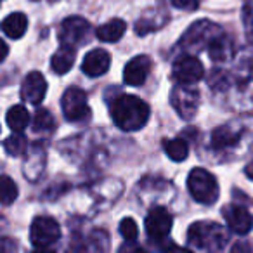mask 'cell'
<instances>
[{
    "mask_svg": "<svg viewBox=\"0 0 253 253\" xmlns=\"http://www.w3.org/2000/svg\"><path fill=\"white\" fill-rule=\"evenodd\" d=\"M88 33H90V25H88L87 19L80 18V16H71V18L64 19L59 26L61 45L75 49L87 40Z\"/></svg>",
    "mask_w": 253,
    "mask_h": 253,
    "instance_id": "8992f818",
    "label": "cell"
},
{
    "mask_svg": "<svg viewBox=\"0 0 253 253\" xmlns=\"http://www.w3.org/2000/svg\"><path fill=\"white\" fill-rule=\"evenodd\" d=\"M7 54H9V47H7V43L4 42V40L0 39V63L7 57Z\"/></svg>",
    "mask_w": 253,
    "mask_h": 253,
    "instance_id": "f546056e",
    "label": "cell"
},
{
    "mask_svg": "<svg viewBox=\"0 0 253 253\" xmlns=\"http://www.w3.org/2000/svg\"><path fill=\"white\" fill-rule=\"evenodd\" d=\"M132 253H148V252H146V250H142V248H137V250H134Z\"/></svg>",
    "mask_w": 253,
    "mask_h": 253,
    "instance_id": "d6a6232c",
    "label": "cell"
},
{
    "mask_svg": "<svg viewBox=\"0 0 253 253\" xmlns=\"http://www.w3.org/2000/svg\"><path fill=\"white\" fill-rule=\"evenodd\" d=\"M61 109L68 122H82L88 120L90 108L87 104V94L78 87H70L61 99Z\"/></svg>",
    "mask_w": 253,
    "mask_h": 253,
    "instance_id": "277c9868",
    "label": "cell"
},
{
    "mask_svg": "<svg viewBox=\"0 0 253 253\" xmlns=\"http://www.w3.org/2000/svg\"><path fill=\"white\" fill-rule=\"evenodd\" d=\"M26 137L21 135V132H14L11 137H7L4 141V149L11 156H21L26 151Z\"/></svg>",
    "mask_w": 253,
    "mask_h": 253,
    "instance_id": "603a6c76",
    "label": "cell"
},
{
    "mask_svg": "<svg viewBox=\"0 0 253 253\" xmlns=\"http://www.w3.org/2000/svg\"><path fill=\"white\" fill-rule=\"evenodd\" d=\"M61 238V227L52 217H37L30 227V239L35 248H50Z\"/></svg>",
    "mask_w": 253,
    "mask_h": 253,
    "instance_id": "5b68a950",
    "label": "cell"
},
{
    "mask_svg": "<svg viewBox=\"0 0 253 253\" xmlns=\"http://www.w3.org/2000/svg\"><path fill=\"white\" fill-rule=\"evenodd\" d=\"M163 253H193V252H191V250H187V248H184V246L170 245Z\"/></svg>",
    "mask_w": 253,
    "mask_h": 253,
    "instance_id": "f1b7e54d",
    "label": "cell"
},
{
    "mask_svg": "<svg viewBox=\"0 0 253 253\" xmlns=\"http://www.w3.org/2000/svg\"><path fill=\"white\" fill-rule=\"evenodd\" d=\"M125 30H126L125 21H122V19H111V21L99 26L95 35H97V39L101 42L113 43V42H118L125 35Z\"/></svg>",
    "mask_w": 253,
    "mask_h": 253,
    "instance_id": "e0dca14e",
    "label": "cell"
},
{
    "mask_svg": "<svg viewBox=\"0 0 253 253\" xmlns=\"http://www.w3.org/2000/svg\"><path fill=\"white\" fill-rule=\"evenodd\" d=\"M47 94V82L42 73L32 71L26 75L21 85V99L30 104H40Z\"/></svg>",
    "mask_w": 253,
    "mask_h": 253,
    "instance_id": "8fae6325",
    "label": "cell"
},
{
    "mask_svg": "<svg viewBox=\"0 0 253 253\" xmlns=\"http://www.w3.org/2000/svg\"><path fill=\"white\" fill-rule=\"evenodd\" d=\"M231 253H253V250H252V246H250L248 243L239 241V243H236V245L232 246Z\"/></svg>",
    "mask_w": 253,
    "mask_h": 253,
    "instance_id": "83f0119b",
    "label": "cell"
},
{
    "mask_svg": "<svg viewBox=\"0 0 253 253\" xmlns=\"http://www.w3.org/2000/svg\"><path fill=\"white\" fill-rule=\"evenodd\" d=\"M120 234H122L123 239H126V241H135V239L139 238V229L134 218L125 217L120 222Z\"/></svg>",
    "mask_w": 253,
    "mask_h": 253,
    "instance_id": "d4e9b609",
    "label": "cell"
},
{
    "mask_svg": "<svg viewBox=\"0 0 253 253\" xmlns=\"http://www.w3.org/2000/svg\"><path fill=\"white\" fill-rule=\"evenodd\" d=\"M32 253H56V252H52L50 248H35Z\"/></svg>",
    "mask_w": 253,
    "mask_h": 253,
    "instance_id": "1f68e13d",
    "label": "cell"
},
{
    "mask_svg": "<svg viewBox=\"0 0 253 253\" xmlns=\"http://www.w3.org/2000/svg\"><path fill=\"white\" fill-rule=\"evenodd\" d=\"M26 28H28V19L23 12H12L2 21V32L9 39H21L26 33Z\"/></svg>",
    "mask_w": 253,
    "mask_h": 253,
    "instance_id": "9a60e30c",
    "label": "cell"
},
{
    "mask_svg": "<svg viewBox=\"0 0 253 253\" xmlns=\"http://www.w3.org/2000/svg\"><path fill=\"white\" fill-rule=\"evenodd\" d=\"M170 102L173 109L182 116L184 120H189L196 115L200 106V92L191 88L189 85H177L170 94Z\"/></svg>",
    "mask_w": 253,
    "mask_h": 253,
    "instance_id": "ba28073f",
    "label": "cell"
},
{
    "mask_svg": "<svg viewBox=\"0 0 253 253\" xmlns=\"http://www.w3.org/2000/svg\"><path fill=\"white\" fill-rule=\"evenodd\" d=\"M165 153L172 162H184L189 155V146L182 139H169L165 141Z\"/></svg>",
    "mask_w": 253,
    "mask_h": 253,
    "instance_id": "ffe728a7",
    "label": "cell"
},
{
    "mask_svg": "<svg viewBox=\"0 0 253 253\" xmlns=\"http://www.w3.org/2000/svg\"><path fill=\"white\" fill-rule=\"evenodd\" d=\"M189 194L201 205H213L218 200L217 179L205 169H193L187 177Z\"/></svg>",
    "mask_w": 253,
    "mask_h": 253,
    "instance_id": "3957f363",
    "label": "cell"
},
{
    "mask_svg": "<svg viewBox=\"0 0 253 253\" xmlns=\"http://www.w3.org/2000/svg\"><path fill=\"white\" fill-rule=\"evenodd\" d=\"M54 125H56L54 116L50 115L47 109H43V108L37 109L35 116H33V128H35L37 132H49L54 128Z\"/></svg>",
    "mask_w": 253,
    "mask_h": 253,
    "instance_id": "cb8c5ba5",
    "label": "cell"
},
{
    "mask_svg": "<svg viewBox=\"0 0 253 253\" xmlns=\"http://www.w3.org/2000/svg\"><path fill=\"white\" fill-rule=\"evenodd\" d=\"M187 239L191 245L201 250H218L227 241V232L215 222H194L187 231Z\"/></svg>",
    "mask_w": 253,
    "mask_h": 253,
    "instance_id": "7a4b0ae2",
    "label": "cell"
},
{
    "mask_svg": "<svg viewBox=\"0 0 253 253\" xmlns=\"http://www.w3.org/2000/svg\"><path fill=\"white\" fill-rule=\"evenodd\" d=\"M205 68L194 56H182L173 63L172 77L179 85H193L203 78Z\"/></svg>",
    "mask_w": 253,
    "mask_h": 253,
    "instance_id": "52a82bcc",
    "label": "cell"
},
{
    "mask_svg": "<svg viewBox=\"0 0 253 253\" xmlns=\"http://www.w3.org/2000/svg\"><path fill=\"white\" fill-rule=\"evenodd\" d=\"M218 37L217 25H211L210 21H200L194 23L186 35L180 40V45L184 49H201L205 45H210L215 39Z\"/></svg>",
    "mask_w": 253,
    "mask_h": 253,
    "instance_id": "9c48e42d",
    "label": "cell"
},
{
    "mask_svg": "<svg viewBox=\"0 0 253 253\" xmlns=\"http://www.w3.org/2000/svg\"><path fill=\"white\" fill-rule=\"evenodd\" d=\"M111 66V56L106 52L104 49H94L90 52L85 54L84 63H82V70L87 77H102Z\"/></svg>",
    "mask_w": 253,
    "mask_h": 253,
    "instance_id": "5bb4252c",
    "label": "cell"
},
{
    "mask_svg": "<svg viewBox=\"0 0 253 253\" xmlns=\"http://www.w3.org/2000/svg\"><path fill=\"white\" fill-rule=\"evenodd\" d=\"M173 218L170 215V211L165 207H156L146 217V232L151 236L153 239H162L165 236H169V232L172 231Z\"/></svg>",
    "mask_w": 253,
    "mask_h": 253,
    "instance_id": "30bf717a",
    "label": "cell"
},
{
    "mask_svg": "<svg viewBox=\"0 0 253 253\" xmlns=\"http://www.w3.org/2000/svg\"><path fill=\"white\" fill-rule=\"evenodd\" d=\"M75 59H77V52H75L73 47H64L61 45V49L50 59V68H52L54 73L64 75L73 68Z\"/></svg>",
    "mask_w": 253,
    "mask_h": 253,
    "instance_id": "2e32d148",
    "label": "cell"
},
{
    "mask_svg": "<svg viewBox=\"0 0 253 253\" xmlns=\"http://www.w3.org/2000/svg\"><path fill=\"white\" fill-rule=\"evenodd\" d=\"M208 49H210V57L213 61H225L227 57H231V52H232L231 42L222 39V37H217V39L208 45Z\"/></svg>",
    "mask_w": 253,
    "mask_h": 253,
    "instance_id": "44dd1931",
    "label": "cell"
},
{
    "mask_svg": "<svg viewBox=\"0 0 253 253\" xmlns=\"http://www.w3.org/2000/svg\"><path fill=\"white\" fill-rule=\"evenodd\" d=\"M113 122L125 132L141 130L149 120V106L137 95H120L111 106Z\"/></svg>",
    "mask_w": 253,
    "mask_h": 253,
    "instance_id": "6da1fadb",
    "label": "cell"
},
{
    "mask_svg": "<svg viewBox=\"0 0 253 253\" xmlns=\"http://www.w3.org/2000/svg\"><path fill=\"white\" fill-rule=\"evenodd\" d=\"M239 141V132L232 130L231 126H218L211 134V146L215 149H224L227 146H234Z\"/></svg>",
    "mask_w": 253,
    "mask_h": 253,
    "instance_id": "d6986e66",
    "label": "cell"
},
{
    "mask_svg": "<svg viewBox=\"0 0 253 253\" xmlns=\"http://www.w3.org/2000/svg\"><path fill=\"white\" fill-rule=\"evenodd\" d=\"M18 198V186L12 179L2 175L0 177V203L2 205H12Z\"/></svg>",
    "mask_w": 253,
    "mask_h": 253,
    "instance_id": "7402d4cb",
    "label": "cell"
},
{
    "mask_svg": "<svg viewBox=\"0 0 253 253\" xmlns=\"http://www.w3.org/2000/svg\"><path fill=\"white\" fill-rule=\"evenodd\" d=\"M18 252V245H16L14 239L5 238L0 241V253H16Z\"/></svg>",
    "mask_w": 253,
    "mask_h": 253,
    "instance_id": "4316f807",
    "label": "cell"
},
{
    "mask_svg": "<svg viewBox=\"0 0 253 253\" xmlns=\"http://www.w3.org/2000/svg\"><path fill=\"white\" fill-rule=\"evenodd\" d=\"M173 7L182 9V11H194L200 4V0H170Z\"/></svg>",
    "mask_w": 253,
    "mask_h": 253,
    "instance_id": "484cf974",
    "label": "cell"
},
{
    "mask_svg": "<svg viewBox=\"0 0 253 253\" xmlns=\"http://www.w3.org/2000/svg\"><path fill=\"white\" fill-rule=\"evenodd\" d=\"M5 120H7V125H9V128H11V130L23 132L26 128V125L30 123V113L23 104L12 106V108L7 111Z\"/></svg>",
    "mask_w": 253,
    "mask_h": 253,
    "instance_id": "ac0fdd59",
    "label": "cell"
},
{
    "mask_svg": "<svg viewBox=\"0 0 253 253\" xmlns=\"http://www.w3.org/2000/svg\"><path fill=\"white\" fill-rule=\"evenodd\" d=\"M245 173H246V177H248V179H252V180H253V162H252V163H248V165H246Z\"/></svg>",
    "mask_w": 253,
    "mask_h": 253,
    "instance_id": "4dcf8cb0",
    "label": "cell"
},
{
    "mask_svg": "<svg viewBox=\"0 0 253 253\" xmlns=\"http://www.w3.org/2000/svg\"><path fill=\"white\" fill-rule=\"evenodd\" d=\"M224 218L227 222V227L231 229L236 234H248L253 227V217L246 208L243 207H236V205H231V207L224 208Z\"/></svg>",
    "mask_w": 253,
    "mask_h": 253,
    "instance_id": "7c38bea8",
    "label": "cell"
},
{
    "mask_svg": "<svg viewBox=\"0 0 253 253\" xmlns=\"http://www.w3.org/2000/svg\"><path fill=\"white\" fill-rule=\"evenodd\" d=\"M151 70V59L148 56H137L126 63L123 70V80L132 87H139L146 82Z\"/></svg>",
    "mask_w": 253,
    "mask_h": 253,
    "instance_id": "4fadbf2b",
    "label": "cell"
}]
</instances>
